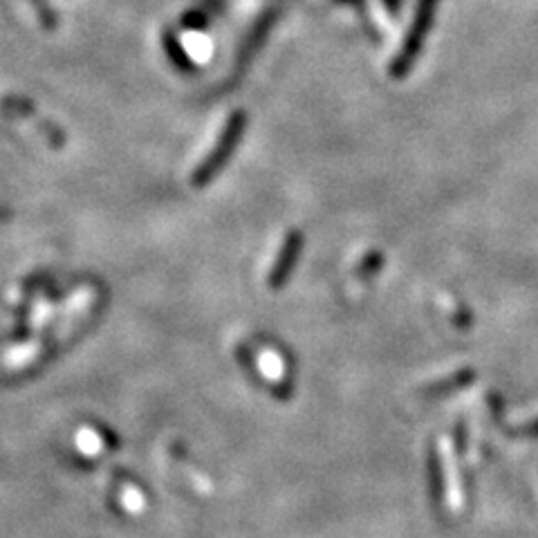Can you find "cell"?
Segmentation results:
<instances>
[{"instance_id": "obj_1", "label": "cell", "mask_w": 538, "mask_h": 538, "mask_svg": "<svg viewBox=\"0 0 538 538\" xmlns=\"http://www.w3.org/2000/svg\"><path fill=\"white\" fill-rule=\"evenodd\" d=\"M77 447L81 453H86V456H99V453L104 451V440H101L97 431L81 429V433L77 435Z\"/></svg>"}, {"instance_id": "obj_2", "label": "cell", "mask_w": 538, "mask_h": 538, "mask_svg": "<svg viewBox=\"0 0 538 538\" xmlns=\"http://www.w3.org/2000/svg\"><path fill=\"white\" fill-rule=\"evenodd\" d=\"M122 505L126 512H131V514H139V512H144V507H146V498L144 494L139 489L135 487H126L124 489V494H122Z\"/></svg>"}]
</instances>
